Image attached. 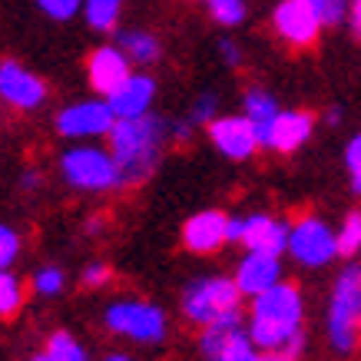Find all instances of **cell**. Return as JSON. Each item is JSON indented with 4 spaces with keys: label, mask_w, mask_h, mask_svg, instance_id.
Returning <instances> with one entry per match:
<instances>
[{
    "label": "cell",
    "mask_w": 361,
    "mask_h": 361,
    "mask_svg": "<svg viewBox=\"0 0 361 361\" xmlns=\"http://www.w3.org/2000/svg\"><path fill=\"white\" fill-rule=\"evenodd\" d=\"M242 292L235 279H226V275H209V279H196V282L189 285L186 292H183V315L199 325V329H206L212 322H219V318H229V315H242Z\"/></svg>",
    "instance_id": "cell-4"
},
{
    "label": "cell",
    "mask_w": 361,
    "mask_h": 361,
    "mask_svg": "<svg viewBox=\"0 0 361 361\" xmlns=\"http://www.w3.org/2000/svg\"><path fill=\"white\" fill-rule=\"evenodd\" d=\"M325 331H329L331 351L348 358L361 345V262L351 259L331 282L329 312H325Z\"/></svg>",
    "instance_id": "cell-3"
},
{
    "label": "cell",
    "mask_w": 361,
    "mask_h": 361,
    "mask_svg": "<svg viewBox=\"0 0 361 361\" xmlns=\"http://www.w3.org/2000/svg\"><path fill=\"white\" fill-rule=\"evenodd\" d=\"M40 4V11L47 17H54V20H70V17H77L80 7H83V0H37Z\"/></svg>",
    "instance_id": "cell-28"
},
{
    "label": "cell",
    "mask_w": 361,
    "mask_h": 361,
    "mask_svg": "<svg viewBox=\"0 0 361 361\" xmlns=\"http://www.w3.org/2000/svg\"><path fill=\"white\" fill-rule=\"evenodd\" d=\"M113 123H116V116H113L110 103L83 99V103L60 110L56 130H60V136H70V140H90V136H110Z\"/></svg>",
    "instance_id": "cell-9"
},
{
    "label": "cell",
    "mask_w": 361,
    "mask_h": 361,
    "mask_svg": "<svg viewBox=\"0 0 361 361\" xmlns=\"http://www.w3.org/2000/svg\"><path fill=\"white\" fill-rule=\"evenodd\" d=\"M242 113L249 116V123L255 126V133H259V142H262L269 126H272V120L282 110H279V99H275L272 93H265V90H249L245 99H242Z\"/></svg>",
    "instance_id": "cell-18"
},
{
    "label": "cell",
    "mask_w": 361,
    "mask_h": 361,
    "mask_svg": "<svg viewBox=\"0 0 361 361\" xmlns=\"http://www.w3.org/2000/svg\"><path fill=\"white\" fill-rule=\"evenodd\" d=\"M222 361H259V348L252 345V348H242V351H235V355H229V358H222Z\"/></svg>",
    "instance_id": "cell-35"
},
{
    "label": "cell",
    "mask_w": 361,
    "mask_h": 361,
    "mask_svg": "<svg viewBox=\"0 0 361 361\" xmlns=\"http://www.w3.org/2000/svg\"><path fill=\"white\" fill-rule=\"evenodd\" d=\"M348 17V0H329V27H338Z\"/></svg>",
    "instance_id": "cell-33"
},
{
    "label": "cell",
    "mask_w": 361,
    "mask_h": 361,
    "mask_svg": "<svg viewBox=\"0 0 361 361\" xmlns=\"http://www.w3.org/2000/svg\"><path fill=\"white\" fill-rule=\"evenodd\" d=\"M63 179L73 189H87V192H103V189L123 186L120 166L113 159V153L99 149V146H73L66 149L60 159Z\"/></svg>",
    "instance_id": "cell-5"
},
{
    "label": "cell",
    "mask_w": 361,
    "mask_h": 361,
    "mask_svg": "<svg viewBox=\"0 0 361 361\" xmlns=\"http://www.w3.org/2000/svg\"><path fill=\"white\" fill-rule=\"evenodd\" d=\"M288 255L305 269H325L338 259L335 229L322 216H298L288 226Z\"/></svg>",
    "instance_id": "cell-6"
},
{
    "label": "cell",
    "mask_w": 361,
    "mask_h": 361,
    "mask_svg": "<svg viewBox=\"0 0 361 361\" xmlns=\"http://www.w3.org/2000/svg\"><path fill=\"white\" fill-rule=\"evenodd\" d=\"M341 116H345V113H341V106H331V110L325 113V123H329V126H338Z\"/></svg>",
    "instance_id": "cell-37"
},
{
    "label": "cell",
    "mask_w": 361,
    "mask_h": 361,
    "mask_svg": "<svg viewBox=\"0 0 361 361\" xmlns=\"http://www.w3.org/2000/svg\"><path fill=\"white\" fill-rule=\"evenodd\" d=\"M308 7H312V11L318 13V17H322V23H325V27H329V0H305Z\"/></svg>",
    "instance_id": "cell-36"
},
{
    "label": "cell",
    "mask_w": 361,
    "mask_h": 361,
    "mask_svg": "<svg viewBox=\"0 0 361 361\" xmlns=\"http://www.w3.org/2000/svg\"><path fill=\"white\" fill-rule=\"evenodd\" d=\"M23 305V288L20 279L11 272V269H0V318L17 315Z\"/></svg>",
    "instance_id": "cell-22"
},
{
    "label": "cell",
    "mask_w": 361,
    "mask_h": 361,
    "mask_svg": "<svg viewBox=\"0 0 361 361\" xmlns=\"http://www.w3.org/2000/svg\"><path fill=\"white\" fill-rule=\"evenodd\" d=\"M272 27L288 47L305 50V47H312L318 40V33H322L325 23H322V17L308 7L305 0H282L272 13Z\"/></svg>",
    "instance_id": "cell-8"
},
{
    "label": "cell",
    "mask_w": 361,
    "mask_h": 361,
    "mask_svg": "<svg viewBox=\"0 0 361 361\" xmlns=\"http://www.w3.org/2000/svg\"><path fill=\"white\" fill-rule=\"evenodd\" d=\"M120 11L123 0H83V17L93 30H116L120 23Z\"/></svg>",
    "instance_id": "cell-21"
},
{
    "label": "cell",
    "mask_w": 361,
    "mask_h": 361,
    "mask_svg": "<svg viewBox=\"0 0 361 361\" xmlns=\"http://www.w3.org/2000/svg\"><path fill=\"white\" fill-rule=\"evenodd\" d=\"M30 361H50V355H47V351H44V355H33Z\"/></svg>",
    "instance_id": "cell-39"
},
{
    "label": "cell",
    "mask_w": 361,
    "mask_h": 361,
    "mask_svg": "<svg viewBox=\"0 0 361 361\" xmlns=\"http://www.w3.org/2000/svg\"><path fill=\"white\" fill-rule=\"evenodd\" d=\"M209 140H212V146L226 159H235V163L255 156V149L262 146L259 133H255V126L249 123L245 113L242 116H216V120L209 123Z\"/></svg>",
    "instance_id": "cell-10"
},
{
    "label": "cell",
    "mask_w": 361,
    "mask_h": 361,
    "mask_svg": "<svg viewBox=\"0 0 361 361\" xmlns=\"http://www.w3.org/2000/svg\"><path fill=\"white\" fill-rule=\"evenodd\" d=\"M348 27H351V37L361 40V0H348Z\"/></svg>",
    "instance_id": "cell-32"
},
{
    "label": "cell",
    "mask_w": 361,
    "mask_h": 361,
    "mask_svg": "<svg viewBox=\"0 0 361 361\" xmlns=\"http://www.w3.org/2000/svg\"><path fill=\"white\" fill-rule=\"evenodd\" d=\"M229 242V216L219 209H202L183 226V245L196 255H212Z\"/></svg>",
    "instance_id": "cell-11"
},
{
    "label": "cell",
    "mask_w": 361,
    "mask_h": 361,
    "mask_svg": "<svg viewBox=\"0 0 361 361\" xmlns=\"http://www.w3.org/2000/svg\"><path fill=\"white\" fill-rule=\"evenodd\" d=\"M216 110H219V97L216 93H202V97L192 103V110H189V123L192 126H202V123H212L216 120Z\"/></svg>",
    "instance_id": "cell-26"
},
{
    "label": "cell",
    "mask_w": 361,
    "mask_h": 361,
    "mask_svg": "<svg viewBox=\"0 0 361 361\" xmlns=\"http://www.w3.org/2000/svg\"><path fill=\"white\" fill-rule=\"evenodd\" d=\"M47 355H50V361H90L87 348L80 345V341H73L66 331H56L54 338H50V345H47Z\"/></svg>",
    "instance_id": "cell-24"
},
{
    "label": "cell",
    "mask_w": 361,
    "mask_h": 361,
    "mask_svg": "<svg viewBox=\"0 0 361 361\" xmlns=\"http://www.w3.org/2000/svg\"><path fill=\"white\" fill-rule=\"evenodd\" d=\"M288 226L292 222L275 219L269 212L242 216V245L245 252H265V255H285L288 249Z\"/></svg>",
    "instance_id": "cell-13"
},
{
    "label": "cell",
    "mask_w": 361,
    "mask_h": 361,
    "mask_svg": "<svg viewBox=\"0 0 361 361\" xmlns=\"http://www.w3.org/2000/svg\"><path fill=\"white\" fill-rule=\"evenodd\" d=\"M235 285L245 298H255L269 292L272 285L282 282V255H265V252H249L235 269Z\"/></svg>",
    "instance_id": "cell-15"
},
{
    "label": "cell",
    "mask_w": 361,
    "mask_h": 361,
    "mask_svg": "<svg viewBox=\"0 0 361 361\" xmlns=\"http://www.w3.org/2000/svg\"><path fill=\"white\" fill-rule=\"evenodd\" d=\"M0 99H7L17 110H37L47 99V87L44 80L30 73L27 66L4 60L0 63Z\"/></svg>",
    "instance_id": "cell-12"
},
{
    "label": "cell",
    "mask_w": 361,
    "mask_h": 361,
    "mask_svg": "<svg viewBox=\"0 0 361 361\" xmlns=\"http://www.w3.org/2000/svg\"><path fill=\"white\" fill-rule=\"evenodd\" d=\"M206 11L219 27H239L245 20V0H206Z\"/></svg>",
    "instance_id": "cell-23"
},
{
    "label": "cell",
    "mask_w": 361,
    "mask_h": 361,
    "mask_svg": "<svg viewBox=\"0 0 361 361\" xmlns=\"http://www.w3.org/2000/svg\"><path fill=\"white\" fill-rule=\"evenodd\" d=\"M219 54H222V63H229V66H239L242 63V50H239V44L235 40H219Z\"/></svg>",
    "instance_id": "cell-31"
},
{
    "label": "cell",
    "mask_w": 361,
    "mask_h": 361,
    "mask_svg": "<svg viewBox=\"0 0 361 361\" xmlns=\"http://www.w3.org/2000/svg\"><path fill=\"white\" fill-rule=\"evenodd\" d=\"M169 136H173L176 142H189V140H192V123H189V120L169 123Z\"/></svg>",
    "instance_id": "cell-34"
},
{
    "label": "cell",
    "mask_w": 361,
    "mask_h": 361,
    "mask_svg": "<svg viewBox=\"0 0 361 361\" xmlns=\"http://www.w3.org/2000/svg\"><path fill=\"white\" fill-rule=\"evenodd\" d=\"M345 173H348V186L355 196H361V133L351 136L345 146Z\"/></svg>",
    "instance_id": "cell-25"
},
{
    "label": "cell",
    "mask_w": 361,
    "mask_h": 361,
    "mask_svg": "<svg viewBox=\"0 0 361 361\" xmlns=\"http://www.w3.org/2000/svg\"><path fill=\"white\" fill-rule=\"evenodd\" d=\"M116 47L130 56V63H142V66L156 63V60H159V50H163L159 40L146 30H120L116 33Z\"/></svg>",
    "instance_id": "cell-19"
},
{
    "label": "cell",
    "mask_w": 361,
    "mask_h": 361,
    "mask_svg": "<svg viewBox=\"0 0 361 361\" xmlns=\"http://www.w3.org/2000/svg\"><path fill=\"white\" fill-rule=\"evenodd\" d=\"M83 282L90 285V288H99L103 282H110V265H103V262H93L83 269Z\"/></svg>",
    "instance_id": "cell-30"
},
{
    "label": "cell",
    "mask_w": 361,
    "mask_h": 361,
    "mask_svg": "<svg viewBox=\"0 0 361 361\" xmlns=\"http://www.w3.org/2000/svg\"><path fill=\"white\" fill-rule=\"evenodd\" d=\"M106 361H130V358H126V355H110Z\"/></svg>",
    "instance_id": "cell-40"
},
{
    "label": "cell",
    "mask_w": 361,
    "mask_h": 361,
    "mask_svg": "<svg viewBox=\"0 0 361 361\" xmlns=\"http://www.w3.org/2000/svg\"><path fill=\"white\" fill-rule=\"evenodd\" d=\"M305 295L295 282H279L269 292L252 298L249 338L259 351H282L285 358L298 361L305 351Z\"/></svg>",
    "instance_id": "cell-1"
},
{
    "label": "cell",
    "mask_w": 361,
    "mask_h": 361,
    "mask_svg": "<svg viewBox=\"0 0 361 361\" xmlns=\"http://www.w3.org/2000/svg\"><path fill=\"white\" fill-rule=\"evenodd\" d=\"M63 288V272L60 269H54V265H47V269H40V272L33 275V292L37 295H56Z\"/></svg>",
    "instance_id": "cell-27"
},
{
    "label": "cell",
    "mask_w": 361,
    "mask_h": 361,
    "mask_svg": "<svg viewBox=\"0 0 361 361\" xmlns=\"http://www.w3.org/2000/svg\"><path fill=\"white\" fill-rule=\"evenodd\" d=\"M106 329L142 345H156L166 338V315L149 302H116L106 308Z\"/></svg>",
    "instance_id": "cell-7"
},
{
    "label": "cell",
    "mask_w": 361,
    "mask_h": 361,
    "mask_svg": "<svg viewBox=\"0 0 361 361\" xmlns=\"http://www.w3.org/2000/svg\"><path fill=\"white\" fill-rule=\"evenodd\" d=\"M312 133H315V116L308 110H282L272 120L269 133H265L262 146L272 149V153L288 156V153H295V149H302L312 140Z\"/></svg>",
    "instance_id": "cell-14"
},
{
    "label": "cell",
    "mask_w": 361,
    "mask_h": 361,
    "mask_svg": "<svg viewBox=\"0 0 361 361\" xmlns=\"http://www.w3.org/2000/svg\"><path fill=\"white\" fill-rule=\"evenodd\" d=\"M17 252H20L17 232H13L11 226H0V269H11L13 259H17Z\"/></svg>",
    "instance_id": "cell-29"
},
{
    "label": "cell",
    "mask_w": 361,
    "mask_h": 361,
    "mask_svg": "<svg viewBox=\"0 0 361 361\" xmlns=\"http://www.w3.org/2000/svg\"><path fill=\"white\" fill-rule=\"evenodd\" d=\"M169 136V123L146 113L136 120H116L110 130V153L120 166L123 186H136L149 179L159 163L163 142Z\"/></svg>",
    "instance_id": "cell-2"
},
{
    "label": "cell",
    "mask_w": 361,
    "mask_h": 361,
    "mask_svg": "<svg viewBox=\"0 0 361 361\" xmlns=\"http://www.w3.org/2000/svg\"><path fill=\"white\" fill-rule=\"evenodd\" d=\"M153 97H156V80L146 77V73H130V77L106 97V103H110V110L116 120H136V116H146V113H149Z\"/></svg>",
    "instance_id": "cell-16"
},
{
    "label": "cell",
    "mask_w": 361,
    "mask_h": 361,
    "mask_svg": "<svg viewBox=\"0 0 361 361\" xmlns=\"http://www.w3.org/2000/svg\"><path fill=\"white\" fill-rule=\"evenodd\" d=\"M130 73H133L130 56L123 54L120 47H97V50L90 54V63H87L90 87L97 90V93H103V97H110Z\"/></svg>",
    "instance_id": "cell-17"
},
{
    "label": "cell",
    "mask_w": 361,
    "mask_h": 361,
    "mask_svg": "<svg viewBox=\"0 0 361 361\" xmlns=\"http://www.w3.org/2000/svg\"><path fill=\"white\" fill-rule=\"evenodd\" d=\"M37 183H40V176H37V173H23V186H37Z\"/></svg>",
    "instance_id": "cell-38"
},
{
    "label": "cell",
    "mask_w": 361,
    "mask_h": 361,
    "mask_svg": "<svg viewBox=\"0 0 361 361\" xmlns=\"http://www.w3.org/2000/svg\"><path fill=\"white\" fill-rule=\"evenodd\" d=\"M335 242H338V259H358L361 255V209L345 212V219L335 226Z\"/></svg>",
    "instance_id": "cell-20"
}]
</instances>
